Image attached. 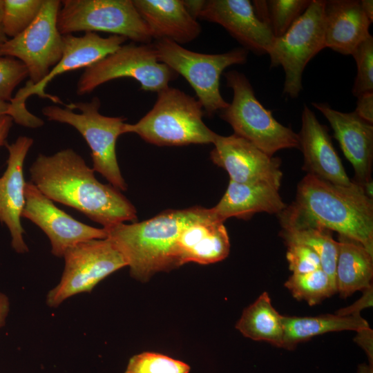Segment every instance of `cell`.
Masks as SVG:
<instances>
[{
  "label": "cell",
  "instance_id": "15",
  "mask_svg": "<svg viewBox=\"0 0 373 373\" xmlns=\"http://www.w3.org/2000/svg\"><path fill=\"white\" fill-rule=\"evenodd\" d=\"M210 158L224 169L230 180L238 183H264L279 189L283 178L281 160L262 151L245 139L232 134L218 135Z\"/></svg>",
  "mask_w": 373,
  "mask_h": 373
},
{
  "label": "cell",
  "instance_id": "21",
  "mask_svg": "<svg viewBox=\"0 0 373 373\" xmlns=\"http://www.w3.org/2000/svg\"><path fill=\"white\" fill-rule=\"evenodd\" d=\"M371 21L361 8V1H324L325 48L343 55H352L370 35Z\"/></svg>",
  "mask_w": 373,
  "mask_h": 373
},
{
  "label": "cell",
  "instance_id": "34",
  "mask_svg": "<svg viewBox=\"0 0 373 373\" xmlns=\"http://www.w3.org/2000/svg\"><path fill=\"white\" fill-rule=\"evenodd\" d=\"M286 245V258L293 274H305L322 269L319 257L311 248L294 242Z\"/></svg>",
  "mask_w": 373,
  "mask_h": 373
},
{
  "label": "cell",
  "instance_id": "36",
  "mask_svg": "<svg viewBox=\"0 0 373 373\" xmlns=\"http://www.w3.org/2000/svg\"><path fill=\"white\" fill-rule=\"evenodd\" d=\"M355 113L365 122L373 124V92L357 97Z\"/></svg>",
  "mask_w": 373,
  "mask_h": 373
},
{
  "label": "cell",
  "instance_id": "4",
  "mask_svg": "<svg viewBox=\"0 0 373 373\" xmlns=\"http://www.w3.org/2000/svg\"><path fill=\"white\" fill-rule=\"evenodd\" d=\"M203 115L198 99L168 86L157 93L151 110L137 122L126 123L124 133H135L160 146L213 144L218 134L206 126Z\"/></svg>",
  "mask_w": 373,
  "mask_h": 373
},
{
  "label": "cell",
  "instance_id": "25",
  "mask_svg": "<svg viewBox=\"0 0 373 373\" xmlns=\"http://www.w3.org/2000/svg\"><path fill=\"white\" fill-rule=\"evenodd\" d=\"M283 325L282 347L287 350H294L298 343L325 333L344 330L358 332L370 327L360 315L341 316L337 314L305 317L283 316Z\"/></svg>",
  "mask_w": 373,
  "mask_h": 373
},
{
  "label": "cell",
  "instance_id": "38",
  "mask_svg": "<svg viewBox=\"0 0 373 373\" xmlns=\"http://www.w3.org/2000/svg\"><path fill=\"white\" fill-rule=\"evenodd\" d=\"M12 118L9 115L0 117V147L6 146V139L12 126Z\"/></svg>",
  "mask_w": 373,
  "mask_h": 373
},
{
  "label": "cell",
  "instance_id": "26",
  "mask_svg": "<svg viewBox=\"0 0 373 373\" xmlns=\"http://www.w3.org/2000/svg\"><path fill=\"white\" fill-rule=\"evenodd\" d=\"M236 327L245 337L282 347L283 315L273 307L267 291L244 309Z\"/></svg>",
  "mask_w": 373,
  "mask_h": 373
},
{
  "label": "cell",
  "instance_id": "12",
  "mask_svg": "<svg viewBox=\"0 0 373 373\" xmlns=\"http://www.w3.org/2000/svg\"><path fill=\"white\" fill-rule=\"evenodd\" d=\"M63 257L65 265L61 280L46 296V303L51 307L74 295L91 291L106 277L127 266L124 256L107 238L77 243Z\"/></svg>",
  "mask_w": 373,
  "mask_h": 373
},
{
  "label": "cell",
  "instance_id": "41",
  "mask_svg": "<svg viewBox=\"0 0 373 373\" xmlns=\"http://www.w3.org/2000/svg\"><path fill=\"white\" fill-rule=\"evenodd\" d=\"M363 11L371 22L373 21V1L362 0L361 1Z\"/></svg>",
  "mask_w": 373,
  "mask_h": 373
},
{
  "label": "cell",
  "instance_id": "19",
  "mask_svg": "<svg viewBox=\"0 0 373 373\" xmlns=\"http://www.w3.org/2000/svg\"><path fill=\"white\" fill-rule=\"evenodd\" d=\"M301 121V129L298 135L299 149L303 154V170L307 174L336 185L352 184V181L348 178L332 144L328 128L319 122L306 104Z\"/></svg>",
  "mask_w": 373,
  "mask_h": 373
},
{
  "label": "cell",
  "instance_id": "17",
  "mask_svg": "<svg viewBox=\"0 0 373 373\" xmlns=\"http://www.w3.org/2000/svg\"><path fill=\"white\" fill-rule=\"evenodd\" d=\"M327 119L345 157L354 171L356 184L364 186L372 180L373 164V124L355 112L343 113L327 103L312 102Z\"/></svg>",
  "mask_w": 373,
  "mask_h": 373
},
{
  "label": "cell",
  "instance_id": "45",
  "mask_svg": "<svg viewBox=\"0 0 373 373\" xmlns=\"http://www.w3.org/2000/svg\"><path fill=\"white\" fill-rule=\"evenodd\" d=\"M4 14V0H0V24H1Z\"/></svg>",
  "mask_w": 373,
  "mask_h": 373
},
{
  "label": "cell",
  "instance_id": "13",
  "mask_svg": "<svg viewBox=\"0 0 373 373\" xmlns=\"http://www.w3.org/2000/svg\"><path fill=\"white\" fill-rule=\"evenodd\" d=\"M61 1L44 0L33 22L21 33L8 39L0 48V56L22 61L32 84H37L61 59L63 35L57 28Z\"/></svg>",
  "mask_w": 373,
  "mask_h": 373
},
{
  "label": "cell",
  "instance_id": "9",
  "mask_svg": "<svg viewBox=\"0 0 373 373\" xmlns=\"http://www.w3.org/2000/svg\"><path fill=\"white\" fill-rule=\"evenodd\" d=\"M61 5L57 28L62 35L104 32L134 43L151 44L153 39L133 0H64Z\"/></svg>",
  "mask_w": 373,
  "mask_h": 373
},
{
  "label": "cell",
  "instance_id": "39",
  "mask_svg": "<svg viewBox=\"0 0 373 373\" xmlns=\"http://www.w3.org/2000/svg\"><path fill=\"white\" fill-rule=\"evenodd\" d=\"M205 1H183L184 5L188 12L195 19L198 18L199 15L204 6Z\"/></svg>",
  "mask_w": 373,
  "mask_h": 373
},
{
  "label": "cell",
  "instance_id": "16",
  "mask_svg": "<svg viewBox=\"0 0 373 373\" xmlns=\"http://www.w3.org/2000/svg\"><path fill=\"white\" fill-rule=\"evenodd\" d=\"M199 18L222 26L244 48L267 54L275 39L249 0L205 1Z\"/></svg>",
  "mask_w": 373,
  "mask_h": 373
},
{
  "label": "cell",
  "instance_id": "8",
  "mask_svg": "<svg viewBox=\"0 0 373 373\" xmlns=\"http://www.w3.org/2000/svg\"><path fill=\"white\" fill-rule=\"evenodd\" d=\"M127 40L124 37L112 35L102 37L96 32H85L82 36L73 34L63 35L64 50L61 59L50 70L46 77L37 84L28 82L12 97L8 115L13 121L23 126L38 128L44 125V121L30 113L26 106V101L32 95L41 98H48L54 103L64 106V103L57 96L48 94L45 88L55 77L64 73L88 68L114 52Z\"/></svg>",
  "mask_w": 373,
  "mask_h": 373
},
{
  "label": "cell",
  "instance_id": "29",
  "mask_svg": "<svg viewBox=\"0 0 373 373\" xmlns=\"http://www.w3.org/2000/svg\"><path fill=\"white\" fill-rule=\"evenodd\" d=\"M285 286L296 299L305 300L309 305H316L336 292V286L322 269L293 274Z\"/></svg>",
  "mask_w": 373,
  "mask_h": 373
},
{
  "label": "cell",
  "instance_id": "5",
  "mask_svg": "<svg viewBox=\"0 0 373 373\" xmlns=\"http://www.w3.org/2000/svg\"><path fill=\"white\" fill-rule=\"evenodd\" d=\"M97 97L90 102H70L64 108L50 105L41 109L48 120L72 126L82 135L91 151L94 171L99 173L115 188L126 191L127 184L122 175L116 156V142L124 133L126 119L108 117L99 110Z\"/></svg>",
  "mask_w": 373,
  "mask_h": 373
},
{
  "label": "cell",
  "instance_id": "42",
  "mask_svg": "<svg viewBox=\"0 0 373 373\" xmlns=\"http://www.w3.org/2000/svg\"><path fill=\"white\" fill-rule=\"evenodd\" d=\"M10 109V102L0 99V117L3 115H8Z\"/></svg>",
  "mask_w": 373,
  "mask_h": 373
},
{
  "label": "cell",
  "instance_id": "33",
  "mask_svg": "<svg viewBox=\"0 0 373 373\" xmlns=\"http://www.w3.org/2000/svg\"><path fill=\"white\" fill-rule=\"evenodd\" d=\"M28 76V69L22 61L0 56V99L10 102L14 89Z\"/></svg>",
  "mask_w": 373,
  "mask_h": 373
},
{
  "label": "cell",
  "instance_id": "44",
  "mask_svg": "<svg viewBox=\"0 0 373 373\" xmlns=\"http://www.w3.org/2000/svg\"><path fill=\"white\" fill-rule=\"evenodd\" d=\"M8 39V37L3 32L2 26L0 24V48Z\"/></svg>",
  "mask_w": 373,
  "mask_h": 373
},
{
  "label": "cell",
  "instance_id": "31",
  "mask_svg": "<svg viewBox=\"0 0 373 373\" xmlns=\"http://www.w3.org/2000/svg\"><path fill=\"white\" fill-rule=\"evenodd\" d=\"M186 363L164 354L145 352L132 356L124 373H189Z\"/></svg>",
  "mask_w": 373,
  "mask_h": 373
},
{
  "label": "cell",
  "instance_id": "24",
  "mask_svg": "<svg viewBox=\"0 0 373 373\" xmlns=\"http://www.w3.org/2000/svg\"><path fill=\"white\" fill-rule=\"evenodd\" d=\"M338 249L335 271L336 292L346 298L372 283L373 254L359 242L338 235Z\"/></svg>",
  "mask_w": 373,
  "mask_h": 373
},
{
  "label": "cell",
  "instance_id": "18",
  "mask_svg": "<svg viewBox=\"0 0 373 373\" xmlns=\"http://www.w3.org/2000/svg\"><path fill=\"white\" fill-rule=\"evenodd\" d=\"M33 144L28 136H19L11 144H6L8 151L7 167L0 178V221L10 231L11 245L16 252L28 251L23 234L21 217L25 205V186L23 162Z\"/></svg>",
  "mask_w": 373,
  "mask_h": 373
},
{
  "label": "cell",
  "instance_id": "40",
  "mask_svg": "<svg viewBox=\"0 0 373 373\" xmlns=\"http://www.w3.org/2000/svg\"><path fill=\"white\" fill-rule=\"evenodd\" d=\"M10 310V302L8 296L0 292V329L4 326Z\"/></svg>",
  "mask_w": 373,
  "mask_h": 373
},
{
  "label": "cell",
  "instance_id": "30",
  "mask_svg": "<svg viewBox=\"0 0 373 373\" xmlns=\"http://www.w3.org/2000/svg\"><path fill=\"white\" fill-rule=\"evenodd\" d=\"M44 0H4L1 23L6 37L13 38L26 30L37 17Z\"/></svg>",
  "mask_w": 373,
  "mask_h": 373
},
{
  "label": "cell",
  "instance_id": "6",
  "mask_svg": "<svg viewBox=\"0 0 373 373\" xmlns=\"http://www.w3.org/2000/svg\"><path fill=\"white\" fill-rule=\"evenodd\" d=\"M233 93L231 104L220 112L235 135L249 141L270 156L285 149H299L298 135L279 123L257 99L246 76L236 70L224 74Z\"/></svg>",
  "mask_w": 373,
  "mask_h": 373
},
{
  "label": "cell",
  "instance_id": "14",
  "mask_svg": "<svg viewBox=\"0 0 373 373\" xmlns=\"http://www.w3.org/2000/svg\"><path fill=\"white\" fill-rule=\"evenodd\" d=\"M21 217L37 225L48 237L51 253L63 257L66 251L83 241L106 238L104 228L81 222L59 209L31 182L25 186V205Z\"/></svg>",
  "mask_w": 373,
  "mask_h": 373
},
{
  "label": "cell",
  "instance_id": "2",
  "mask_svg": "<svg viewBox=\"0 0 373 373\" xmlns=\"http://www.w3.org/2000/svg\"><path fill=\"white\" fill-rule=\"evenodd\" d=\"M280 224H309L336 231L373 254V200L362 186L330 183L307 174L295 200L278 215Z\"/></svg>",
  "mask_w": 373,
  "mask_h": 373
},
{
  "label": "cell",
  "instance_id": "28",
  "mask_svg": "<svg viewBox=\"0 0 373 373\" xmlns=\"http://www.w3.org/2000/svg\"><path fill=\"white\" fill-rule=\"evenodd\" d=\"M312 0H255L252 4L259 19L275 38L284 35L306 10Z\"/></svg>",
  "mask_w": 373,
  "mask_h": 373
},
{
  "label": "cell",
  "instance_id": "3",
  "mask_svg": "<svg viewBox=\"0 0 373 373\" xmlns=\"http://www.w3.org/2000/svg\"><path fill=\"white\" fill-rule=\"evenodd\" d=\"M209 213L210 209L198 206L168 209L140 222H122L104 229L106 238L124 256L131 276L146 282L157 272L180 266L176 256L179 234L186 226Z\"/></svg>",
  "mask_w": 373,
  "mask_h": 373
},
{
  "label": "cell",
  "instance_id": "7",
  "mask_svg": "<svg viewBox=\"0 0 373 373\" xmlns=\"http://www.w3.org/2000/svg\"><path fill=\"white\" fill-rule=\"evenodd\" d=\"M159 61L181 75L194 90L204 113L213 115L229 104L220 90L222 72L229 66L244 64L246 49L235 48L218 54H205L189 50L169 39L155 40L153 44Z\"/></svg>",
  "mask_w": 373,
  "mask_h": 373
},
{
  "label": "cell",
  "instance_id": "43",
  "mask_svg": "<svg viewBox=\"0 0 373 373\" xmlns=\"http://www.w3.org/2000/svg\"><path fill=\"white\" fill-rule=\"evenodd\" d=\"M357 373H373V365L362 364L358 365Z\"/></svg>",
  "mask_w": 373,
  "mask_h": 373
},
{
  "label": "cell",
  "instance_id": "22",
  "mask_svg": "<svg viewBox=\"0 0 373 373\" xmlns=\"http://www.w3.org/2000/svg\"><path fill=\"white\" fill-rule=\"evenodd\" d=\"M153 39H169L180 45L195 39L201 32L197 20L182 0H133Z\"/></svg>",
  "mask_w": 373,
  "mask_h": 373
},
{
  "label": "cell",
  "instance_id": "37",
  "mask_svg": "<svg viewBox=\"0 0 373 373\" xmlns=\"http://www.w3.org/2000/svg\"><path fill=\"white\" fill-rule=\"evenodd\" d=\"M356 332L354 341L365 352L369 364L373 365V331L369 327Z\"/></svg>",
  "mask_w": 373,
  "mask_h": 373
},
{
  "label": "cell",
  "instance_id": "32",
  "mask_svg": "<svg viewBox=\"0 0 373 373\" xmlns=\"http://www.w3.org/2000/svg\"><path fill=\"white\" fill-rule=\"evenodd\" d=\"M357 74L352 88L355 97L373 92V37L370 35L353 51Z\"/></svg>",
  "mask_w": 373,
  "mask_h": 373
},
{
  "label": "cell",
  "instance_id": "35",
  "mask_svg": "<svg viewBox=\"0 0 373 373\" xmlns=\"http://www.w3.org/2000/svg\"><path fill=\"white\" fill-rule=\"evenodd\" d=\"M372 295L373 288L372 285H371L363 290V294L360 299L349 307L338 310L336 314L341 316L360 315V312L362 309L372 306Z\"/></svg>",
  "mask_w": 373,
  "mask_h": 373
},
{
  "label": "cell",
  "instance_id": "27",
  "mask_svg": "<svg viewBox=\"0 0 373 373\" xmlns=\"http://www.w3.org/2000/svg\"><path fill=\"white\" fill-rule=\"evenodd\" d=\"M280 225V236L285 243H298L311 248L319 257L322 269L336 286L335 271L338 243L332 238V231L316 225Z\"/></svg>",
  "mask_w": 373,
  "mask_h": 373
},
{
  "label": "cell",
  "instance_id": "23",
  "mask_svg": "<svg viewBox=\"0 0 373 373\" xmlns=\"http://www.w3.org/2000/svg\"><path fill=\"white\" fill-rule=\"evenodd\" d=\"M286 207L278 189L271 185L230 180L222 198L211 209L217 219L224 222L231 217L249 220L260 212L278 215Z\"/></svg>",
  "mask_w": 373,
  "mask_h": 373
},
{
  "label": "cell",
  "instance_id": "1",
  "mask_svg": "<svg viewBox=\"0 0 373 373\" xmlns=\"http://www.w3.org/2000/svg\"><path fill=\"white\" fill-rule=\"evenodd\" d=\"M31 182L46 197L70 207L106 228L135 222L137 211L116 188L99 182L72 149L52 155L39 154L29 169Z\"/></svg>",
  "mask_w": 373,
  "mask_h": 373
},
{
  "label": "cell",
  "instance_id": "11",
  "mask_svg": "<svg viewBox=\"0 0 373 373\" xmlns=\"http://www.w3.org/2000/svg\"><path fill=\"white\" fill-rule=\"evenodd\" d=\"M325 48L324 1L312 0L287 32L275 38L267 52L270 66H281L284 69L285 94L291 98L299 95L306 65Z\"/></svg>",
  "mask_w": 373,
  "mask_h": 373
},
{
  "label": "cell",
  "instance_id": "10",
  "mask_svg": "<svg viewBox=\"0 0 373 373\" xmlns=\"http://www.w3.org/2000/svg\"><path fill=\"white\" fill-rule=\"evenodd\" d=\"M178 74L158 61L153 44L130 43L121 46L92 66L86 68L77 84L79 95L88 94L100 85L122 77L137 81L144 91L167 88Z\"/></svg>",
  "mask_w": 373,
  "mask_h": 373
},
{
  "label": "cell",
  "instance_id": "20",
  "mask_svg": "<svg viewBox=\"0 0 373 373\" xmlns=\"http://www.w3.org/2000/svg\"><path fill=\"white\" fill-rule=\"evenodd\" d=\"M230 242L224 222L217 219L211 209L205 217L186 226L176 241L180 265L187 262L209 265L226 258Z\"/></svg>",
  "mask_w": 373,
  "mask_h": 373
}]
</instances>
